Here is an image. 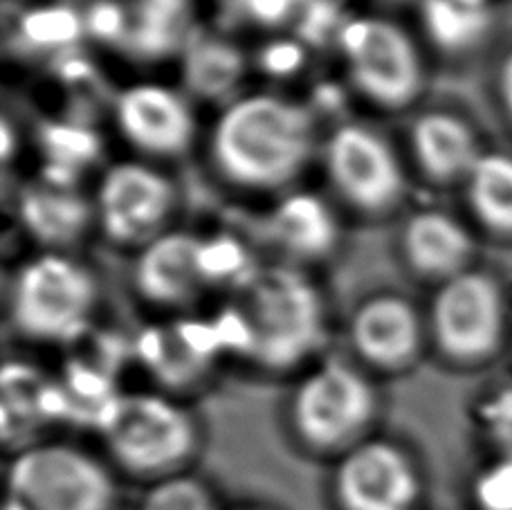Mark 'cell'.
Instances as JSON below:
<instances>
[{
  "label": "cell",
  "instance_id": "1",
  "mask_svg": "<svg viewBox=\"0 0 512 510\" xmlns=\"http://www.w3.org/2000/svg\"><path fill=\"white\" fill-rule=\"evenodd\" d=\"M315 117L306 106L272 93L239 97L212 131L214 165L234 185H290L315 151Z\"/></svg>",
  "mask_w": 512,
  "mask_h": 510
},
{
  "label": "cell",
  "instance_id": "2",
  "mask_svg": "<svg viewBox=\"0 0 512 510\" xmlns=\"http://www.w3.org/2000/svg\"><path fill=\"white\" fill-rule=\"evenodd\" d=\"M104 459L117 477L155 486L189 475L203 452V427L176 400L153 391L115 394L97 418Z\"/></svg>",
  "mask_w": 512,
  "mask_h": 510
},
{
  "label": "cell",
  "instance_id": "3",
  "mask_svg": "<svg viewBox=\"0 0 512 510\" xmlns=\"http://www.w3.org/2000/svg\"><path fill=\"white\" fill-rule=\"evenodd\" d=\"M378 416L380 398L367 373L328 358L292 389L286 430L301 454L333 463L376 434Z\"/></svg>",
  "mask_w": 512,
  "mask_h": 510
},
{
  "label": "cell",
  "instance_id": "4",
  "mask_svg": "<svg viewBox=\"0 0 512 510\" xmlns=\"http://www.w3.org/2000/svg\"><path fill=\"white\" fill-rule=\"evenodd\" d=\"M117 502V472L81 445L36 441L7 463L5 510H115Z\"/></svg>",
  "mask_w": 512,
  "mask_h": 510
},
{
  "label": "cell",
  "instance_id": "5",
  "mask_svg": "<svg viewBox=\"0 0 512 510\" xmlns=\"http://www.w3.org/2000/svg\"><path fill=\"white\" fill-rule=\"evenodd\" d=\"M243 315L250 329V355L268 371L301 367L324 342V299L313 281L292 268L254 275Z\"/></svg>",
  "mask_w": 512,
  "mask_h": 510
},
{
  "label": "cell",
  "instance_id": "6",
  "mask_svg": "<svg viewBox=\"0 0 512 510\" xmlns=\"http://www.w3.org/2000/svg\"><path fill=\"white\" fill-rule=\"evenodd\" d=\"M97 304L93 272L61 252L39 254L16 272L9 315L34 342H70L90 322Z\"/></svg>",
  "mask_w": 512,
  "mask_h": 510
},
{
  "label": "cell",
  "instance_id": "7",
  "mask_svg": "<svg viewBox=\"0 0 512 510\" xmlns=\"http://www.w3.org/2000/svg\"><path fill=\"white\" fill-rule=\"evenodd\" d=\"M427 333L445 360L479 367L495 360L508 338V297L490 272L470 268L438 284Z\"/></svg>",
  "mask_w": 512,
  "mask_h": 510
},
{
  "label": "cell",
  "instance_id": "8",
  "mask_svg": "<svg viewBox=\"0 0 512 510\" xmlns=\"http://www.w3.org/2000/svg\"><path fill=\"white\" fill-rule=\"evenodd\" d=\"M328 510H423L427 472L407 443L373 434L331 463Z\"/></svg>",
  "mask_w": 512,
  "mask_h": 510
},
{
  "label": "cell",
  "instance_id": "9",
  "mask_svg": "<svg viewBox=\"0 0 512 510\" xmlns=\"http://www.w3.org/2000/svg\"><path fill=\"white\" fill-rule=\"evenodd\" d=\"M340 45L353 86L376 106L398 111L423 90V59L411 36L387 18L342 25Z\"/></svg>",
  "mask_w": 512,
  "mask_h": 510
},
{
  "label": "cell",
  "instance_id": "10",
  "mask_svg": "<svg viewBox=\"0 0 512 510\" xmlns=\"http://www.w3.org/2000/svg\"><path fill=\"white\" fill-rule=\"evenodd\" d=\"M326 173L346 203L382 214L405 194V169L389 142L369 126L342 124L324 147Z\"/></svg>",
  "mask_w": 512,
  "mask_h": 510
},
{
  "label": "cell",
  "instance_id": "11",
  "mask_svg": "<svg viewBox=\"0 0 512 510\" xmlns=\"http://www.w3.org/2000/svg\"><path fill=\"white\" fill-rule=\"evenodd\" d=\"M176 205L171 180L144 162H120L97 187L95 218L113 243H149L164 232Z\"/></svg>",
  "mask_w": 512,
  "mask_h": 510
},
{
  "label": "cell",
  "instance_id": "12",
  "mask_svg": "<svg viewBox=\"0 0 512 510\" xmlns=\"http://www.w3.org/2000/svg\"><path fill=\"white\" fill-rule=\"evenodd\" d=\"M427 324L416 306L396 293L373 295L355 308L349 338L358 358L378 371L396 373L423 351Z\"/></svg>",
  "mask_w": 512,
  "mask_h": 510
},
{
  "label": "cell",
  "instance_id": "13",
  "mask_svg": "<svg viewBox=\"0 0 512 510\" xmlns=\"http://www.w3.org/2000/svg\"><path fill=\"white\" fill-rule=\"evenodd\" d=\"M115 122L137 151L162 158L185 153L196 133L187 99L160 84L126 88L115 102Z\"/></svg>",
  "mask_w": 512,
  "mask_h": 510
},
{
  "label": "cell",
  "instance_id": "14",
  "mask_svg": "<svg viewBox=\"0 0 512 510\" xmlns=\"http://www.w3.org/2000/svg\"><path fill=\"white\" fill-rule=\"evenodd\" d=\"M474 252L477 243L472 232L441 209L411 214L402 227V254L409 268L438 284L470 270Z\"/></svg>",
  "mask_w": 512,
  "mask_h": 510
},
{
  "label": "cell",
  "instance_id": "15",
  "mask_svg": "<svg viewBox=\"0 0 512 510\" xmlns=\"http://www.w3.org/2000/svg\"><path fill=\"white\" fill-rule=\"evenodd\" d=\"M200 239L187 232H162L142 245L135 261V286L146 302L180 306L203 284L198 263Z\"/></svg>",
  "mask_w": 512,
  "mask_h": 510
},
{
  "label": "cell",
  "instance_id": "16",
  "mask_svg": "<svg viewBox=\"0 0 512 510\" xmlns=\"http://www.w3.org/2000/svg\"><path fill=\"white\" fill-rule=\"evenodd\" d=\"M477 131L450 111H429L411 126V153L425 178L438 185L463 182L483 156Z\"/></svg>",
  "mask_w": 512,
  "mask_h": 510
},
{
  "label": "cell",
  "instance_id": "17",
  "mask_svg": "<svg viewBox=\"0 0 512 510\" xmlns=\"http://www.w3.org/2000/svg\"><path fill=\"white\" fill-rule=\"evenodd\" d=\"M18 218L34 241L57 250L84 236L95 218V205L72 187L45 182L23 191L18 198Z\"/></svg>",
  "mask_w": 512,
  "mask_h": 510
},
{
  "label": "cell",
  "instance_id": "18",
  "mask_svg": "<svg viewBox=\"0 0 512 510\" xmlns=\"http://www.w3.org/2000/svg\"><path fill=\"white\" fill-rule=\"evenodd\" d=\"M270 232L283 250L299 259L326 257L340 236L331 207L308 191L281 200L270 218Z\"/></svg>",
  "mask_w": 512,
  "mask_h": 510
},
{
  "label": "cell",
  "instance_id": "19",
  "mask_svg": "<svg viewBox=\"0 0 512 510\" xmlns=\"http://www.w3.org/2000/svg\"><path fill=\"white\" fill-rule=\"evenodd\" d=\"M463 187L474 221L497 239L512 241V153L483 151Z\"/></svg>",
  "mask_w": 512,
  "mask_h": 510
},
{
  "label": "cell",
  "instance_id": "20",
  "mask_svg": "<svg viewBox=\"0 0 512 510\" xmlns=\"http://www.w3.org/2000/svg\"><path fill=\"white\" fill-rule=\"evenodd\" d=\"M189 0H137L124 43L142 57H162L185 39Z\"/></svg>",
  "mask_w": 512,
  "mask_h": 510
},
{
  "label": "cell",
  "instance_id": "21",
  "mask_svg": "<svg viewBox=\"0 0 512 510\" xmlns=\"http://www.w3.org/2000/svg\"><path fill=\"white\" fill-rule=\"evenodd\" d=\"M245 59L239 48L221 39H196L185 54V81L203 99L227 97L243 79Z\"/></svg>",
  "mask_w": 512,
  "mask_h": 510
},
{
  "label": "cell",
  "instance_id": "22",
  "mask_svg": "<svg viewBox=\"0 0 512 510\" xmlns=\"http://www.w3.org/2000/svg\"><path fill=\"white\" fill-rule=\"evenodd\" d=\"M425 23L443 48H465L486 30L483 0H425Z\"/></svg>",
  "mask_w": 512,
  "mask_h": 510
},
{
  "label": "cell",
  "instance_id": "23",
  "mask_svg": "<svg viewBox=\"0 0 512 510\" xmlns=\"http://www.w3.org/2000/svg\"><path fill=\"white\" fill-rule=\"evenodd\" d=\"M474 421L492 457L512 461V382L488 391L479 400Z\"/></svg>",
  "mask_w": 512,
  "mask_h": 510
},
{
  "label": "cell",
  "instance_id": "24",
  "mask_svg": "<svg viewBox=\"0 0 512 510\" xmlns=\"http://www.w3.org/2000/svg\"><path fill=\"white\" fill-rule=\"evenodd\" d=\"M23 39L34 48H54V45H68L79 39L84 30V21L72 7L50 5L36 7L21 18Z\"/></svg>",
  "mask_w": 512,
  "mask_h": 510
},
{
  "label": "cell",
  "instance_id": "25",
  "mask_svg": "<svg viewBox=\"0 0 512 510\" xmlns=\"http://www.w3.org/2000/svg\"><path fill=\"white\" fill-rule=\"evenodd\" d=\"M140 510H223L218 506L212 486L194 475H182L176 479L155 484L146 493Z\"/></svg>",
  "mask_w": 512,
  "mask_h": 510
},
{
  "label": "cell",
  "instance_id": "26",
  "mask_svg": "<svg viewBox=\"0 0 512 510\" xmlns=\"http://www.w3.org/2000/svg\"><path fill=\"white\" fill-rule=\"evenodd\" d=\"M198 263L203 281H232L248 268V252L232 236H214L200 239Z\"/></svg>",
  "mask_w": 512,
  "mask_h": 510
},
{
  "label": "cell",
  "instance_id": "27",
  "mask_svg": "<svg viewBox=\"0 0 512 510\" xmlns=\"http://www.w3.org/2000/svg\"><path fill=\"white\" fill-rule=\"evenodd\" d=\"M474 510H512V461L492 457L470 484Z\"/></svg>",
  "mask_w": 512,
  "mask_h": 510
},
{
  "label": "cell",
  "instance_id": "28",
  "mask_svg": "<svg viewBox=\"0 0 512 510\" xmlns=\"http://www.w3.org/2000/svg\"><path fill=\"white\" fill-rule=\"evenodd\" d=\"M43 138L45 144H48L52 160L63 162V165L68 167H75L81 160H90L97 151L93 133L72 129V126L52 124L50 129L43 133Z\"/></svg>",
  "mask_w": 512,
  "mask_h": 510
},
{
  "label": "cell",
  "instance_id": "29",
  "mask_svg": "<svg viewBox=\"0 0 512 510\" xmlns=\"http://www.w3.org/2000/svg\"><path fill=\"white\" fill-rule=\"evenodd\" d=\"M86 27L99 39L124 41L128 32V9L113 0H99L90 7Z\"/></svg>",
  "mask_w": 512,
  "mask_h": 510
},
{
  "label": "cell",
  "instance_id": "30",
  "mask_svg": "<svg viewBox=\"0 0 512 510\" xmlns=\"http://www.w3.org/2000/svg\"><path fill=\"white\" fill-rule=\"evenodd\" d=\"M243 12L261 25H279L292 14L297 0H239Z\"/></svg>",
  "mask_w": 512,
  "mask_h": 510
},
{
  "label": "cell",
  "instance_id": "31",
  "mask_svg": "<svg viewBox=\"0 0 512 510\" xmlns=\"http://www.w3.org/2000/svg\"><path fill=\"white\" fill-rule=\"evenodd\" d=\"M495 86L501 111H504L508 124L512 126V48L501 54V59L497 63Z\"/></svg>",
  "mask_w": 512,
  "mask_h": 510
},
{
  "label": "cell",
  "instance_id": "32",
  "mask_svg": "<svg viewBox=\"0 0 512 510\" xmlns=\"http://www.w3.org/2000/svg\"><path fill=\"white\" fill-rule=\"evenodd\" d=\"M263 63L268 70L290 72L292 68L299 66V48L292 43H277L265 54Z\"/></svg>",
  "mask_w": 512,
  "mask_h": 510
},
{
  "label": "cell",
  "instance_id": "33",
  "mask_svg": "<svg viewBox=\"0 0 512 510\" xmlns=\"http://www.w3.org/2000/svg\"><path fill=\"white\" fill-rule=\"evenodd\" d=\"M223 510H281V508L274 504H265V502H243V504H236L232 508H223Z\"/></svg>",
  "mask_w": 512,
  "mask_h": 510
},
{
  "label": "cell",
  "instance_id": "34",
  "mask_svg": "<svg viewBox=\"0 0 512 510\" xmlns=\"http://www.w3.org/2000/svg\"><path fill=\"white\" fill-rule=\"evenodd\" d=\"M423 510H427V508H423Z\"/></svg>",
  "mask_w": 512,
  "mask_h": 510
}]
</instances>
